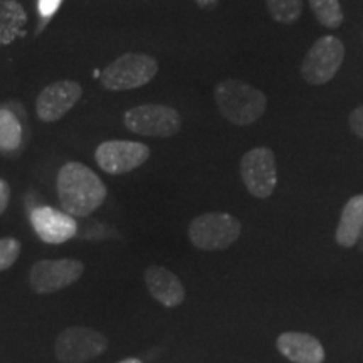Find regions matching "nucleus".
<instances>
[{
	"instance_id": "nucleus-1",
	"label": "nucleus",
	"mask_w": 363,
	"mask_h": 363,
	"mask_svg": "<svg viewBox=\"0 0 363 363\" xmlns=\"http://www.w3.org/2000/svg\"><path fill=\"white\" fill-rule=\"evenodd\" d=\"M57 197L62 211L72 217H88L106 201V185L89 167L67 162L61 167L56 180Z\"/></svg>"
},
{
	"instance_id": "nucleus-2",
	"label": "nucleus",
	"mask_w": 363,
	"mask_h": 363,
	"mask_svg": "<svg viewBox=\"0 0 363 363\" xmlns=\"http://www.w3.org/2000/svg\"><path fill=\"white\" fill-rule=\"evenodd\" d=\"M216 104L229 123L247 126L264 115L267 98L261 89L239 79H222L214 89Z\"/></svg>"
},
{
	"instance_id": "nucleus-3",
	"label": "nucleus",
	"mask_w": 363,
	"mask_h": 363,
	"mask_svg": "<svg viewBox=\"0 0 363 363\" xmlns=\"http://www.w3.org/2000/svg\"><path fill=\"white\" fill-rule=\"evenodd\" d=\"M158 61L142 52H125L101 72V84L108 91H130L142 88L157 76Z\"/></svg>"
},
{
	"instance_id": "nucleus-4",
	"label": "nucleus",
	"mask_w": 363,
	"mask_h": 363,
	"mask_svg": "<svg viewBox=\"0 0 363 363\" xmlns=\"http://www.w3.org/2000/svg\"><path fill=\"white\" fill-rule=\"evenodd\" d=\"M240 222L227 212H207L189 225V239L201 251H224L239 239Z\"/></svg>"
},
{
	"instance_id": "nucleus-5",
	"label": "nucleus",
	"mask_w": 363,
	"mask_h": 363,
	"mask_svg": "<svg viewBox=\"0 0 363 363\" xmlns=\"http://www.w3.org/2000/svg\"><path fill=\"white\" fill-rule=\"evenodd\" d=\"M123 123L135 135L170 138L180 131L182 118L175 108L167 104H140L125 113Z\"/></svg>"
},
{
	"instance_id": "nucleus-6",
	"label": "nucleus",
	"mask_w": 363,
	"mask_h": 363,
	"mask_svg": "<svg viewBox=\"0 0 363 363\" xmlns=\"http://www.w3.org/2000/svg\"><path fill=\"white\" fill-rule=\"evenodd\" d=\"M345 59V45L335 35L320 38L308 49L301 65V76L308 84L321 86L337 76Z\"/></svg>"
},
{
	"instance_id": "nucleus-7",
	"label": "nucleus",
	"mask_w": 363,
	"mask_h": 363,
	"mask_svg": "<svg viewBox=\"0 0 363 363\" xmlns=\"http://www.w3.org/2000/svg\"><path fill=\"white\" fill-rule=\"evenodd\" d=\"M106 348V335L84 326H69L54 343V353L61 363H86L103 355Z\"/></svg>"
},
{
	"instance_id": "nucleus-8",
	"label": "nucleus",
	"mask_w": 363,
	"mask_h": 363,
	"mask_svg": "<svg viewBox=\"0 0 363 363\" xmlns=\"http://www.w3.org/2000/svg\"><path fill=\"white\" fill-rule=\"evenodd\" d=\"M240 177L249 194L257 199H267L278 184L274 153L266 147L249 150L240 160Z\"/></svg>"
},
{
	"instance_id": "nucleus-9",
	"label": "nucleus",
	"mask_w": 363,
	"mask_h": 363,
	"mask_svg": "<svg viewBox=\"0 0 363 363\" xmlns=\"http://www.w3.org/2000/svg\"><path fill=\"white\" fill-rule=\"evenodd\" d=\"M84 272L78 259H40L30 267L29 284L34 293L51 294L74 284Z\"/></svg>"
},
{
	"instance_id": "nucleus-10",
	"label": "nucleus",
	"mask_w": 363,
	"mask_h": 363,
	"mask_svg": "<svg viewBox=\"0 0 363 363\" xmlns=\"http://www.w3.org/2000/svg\"><path fill=\"white\" fill-rule=\"evenodd\" d=\"M150 158V148L145 143L128 140L103 142L94 152V160L103 172L110 175L130 174Z\"/></svg>"
},
{
	"instance_id": "nucleus-11",
	"label": "nucleus",
	"mask_w": 363,
	"mask_h": 363,
	"mask_svg": "<svg viewBox=\"0 0 363 363\" xmlns=\"http://www.w3.org/2000/svg\"><path fill=\"white\" fill-rule=\"evenodd\" d=\"M83 96V88L71 79H61L45 86L35 101V113L44 123H56L69 113Z\"/></svg>"
},
{
	"instance_id": "nucleus-12",
	"label": "nucleus",
	"mask_w": 363,
	"mask_h": 363,
	"mask_svg": "<svg viewBox=\"0 0 363 363\" xmlns=\"http://www.w3.org/2000/svg\"><path fill=\"white\" fill-rule=\"evenodd\" d=\"M35 234L43 242L62 244L78 234V222L65 211L54 207H38L30 214Z\"/></svg>"
},
{
	"instance_id": "nucleus-13",
	"label": "nucleus",
	"mask_w": 363,
	"mask_h": 363,
	"mask_svg": "<svg viewBox=\"0 0 363 363\" xmlns=\"http://www.w3.org/2000/svg\"><path fill=\"white\" fill-rule=\"evenodd\" d=\"M145 284L150 294L167 308H175L184 303L185 288L180 278L162 266H150L145 269Z\"/></svg>"
},
{
	"instance_id": "nucleus-14",
	"label": "nucleus",
	"mask_w": 363,
	"mask_h": 363,
	"mask_svg": "<svg viewBox=\"0 0 363 363\" xmlns=\"http://www.w3.org/2000/svg\"><path fill=\"white\" fill-rule=\"evenodd\" d=\"M278 350L293 363H323V345L308 333L286 331L278 337Z\"/></svg>"
},
{
	"instance_id": "nucleus-15",
	"label": "nucleus",
	"mask_w": 363,
	"mask_h": 363,
	"mask_svg": "<svg viewBox=\"0 0 363 363\" xmlns=\"http://www.w3.org/2000/svg\"><path fill=\"white\" fill-rule=\"evenodd\" d=\"M363 233V194L345 203L335 239L342 247H353Z\"/></svg>"
},
{
	"instance_id": "nucleus-16",
	"label": "nucleus",
	"mask_w": 363,
	"mask_h": 363,
	"mask_svg": "<svg viewBox=\"0 0 363 363\" xmlns=\"http://www.w3.org/2000/svg\"><path fill=\"white\" fill-rule=\"evenodd\" d=\"M27 13L17 0H0V45H7L26 34Z\"/></svg>"
},
{
	"instance_id": "nucleus-17",
	"label": "nucleus",
	"mask_w": 363,
	"mask_h": 363,
	"mask_svg": "<svg viewBox=\"0 0 363 363\" xmlns=\"http://www.w3.org/2000/svg\"><path fill=\"white\" fill-rule=\"evenodd\" d=\"M22 143V125L7 108H0V152H13Z\"/></svg>"
},
{
	"instance_id": "nucleus-18",
	"label": "nucleus",
	"mask_w": 363,
	"mask_h": 363,
	"mask_svg": "<svg viewBox=\"0 0 363 363\" xmlns=\"http://www.w3.org/2000/svg\"><path fill=\"white\" fill-rule=\"evenodd\" d=\"M315 17L321 26L338 29L343 22V11L340 0H308Z\"/></svg>"
},
{
	"instance_id": "nucleus-19",
	"label": "nucleus",
	"mask_w": 363,
	"mask_h": 363,
	"mask_svg": "<svg viewBox=\"0 0 363 363\" xmlns=\"http://www.w3.org/2000/svg\"><path fill=\"white\" fill-rule=\"evenodd\" d=\"M267 12L279 24H294L303 12V0H266Z\"/></svg>"
},
{
	"instance_id": "nucleus-20",
	"label": "nucleus",
	"mask_w": 363,
	"mask_h": 363,
	"mask_svg": "<svg viewBox=\"0 0 363 363\" xmlns=\"http://www.w3.org/2000/svg\"><path fill=\"white\" fill-rule=\"evenodd\" d=\"M21 254V242L13 238H0V271L16 264Z\"/></svg>"
},
{
	"instance_id": "nucleus-21",
	"label": "nucleus",
	"mask_w": 363,
	"mask_h": 363,
	"mask_svg": "<svg viewBox=\"0 0 363 363\" xmlns=\"http://www.w3.org/2000/svg\"><path fill=\"white\" fill-rule=\"evenodd\" d=\"M348 125H350L353 133L363 140V104L352 111L350 118H348Z\"/></svg>"
},
{
	"instance_id": "nucleus-22",
	"label": "nucleus",
	"mask_w": 363,
	"mask_h": 363,
	"mask_svg": "<svg viewBox=\"0 0 363 363\" xmlns=\"http://www.w3.org/2000/svg\"><path fill=\"white\" fill-rule=\"evenodd\" d=\"M61 2L62 0H39V12L44 17V21H48L49 17L54 16V12L61 6Z\"/></svg>"
},
{
	"instance_id": "nucleus-23",
	"label": "nucleus",
	"mask_w": 363,
	"mask_h": 363,
	"mask_svg": "<svg viewBox=\"0 0 363 363\" xmlns=\"http://www.w3.org/2000/svg\"><path fill=\"white\" fill-rule=\"evenodd\" d=\"M9 201H11V185L4 179H0V216L7 211Z\"/></svg>"
},
{
	"instance_id": "nucleus-24",
	"label": "nucleus",
	"mask_w": 363,
	"mask_h": 363,
	"mask_svg": "<svg viewBox=\"0 0 363 363\" xmlns=\"http://www.w3.org/2000/svg\"><path fill=\"white\" fill-rule=\"evenodd\" d=\"M217 2H219V0H195V4H197V6H199V7H202V9L214 7Z\"/></svg>"
},
{
	"instance_id": "nucleus-25",
	"label": "nucleus",
	"mask_w": 363,
	"mask_h": 363,
	"mask_svg": "<svg viewBox=\"0 0 363 363\" xmlns=\"http://www.w3.org/2000/svg\"><path fill=\"white\" fill-rule=\"evenodd\" d=\"M118 363H142V360H138V358H125V360H121Z\"/></svg>"
}]
</instances>
